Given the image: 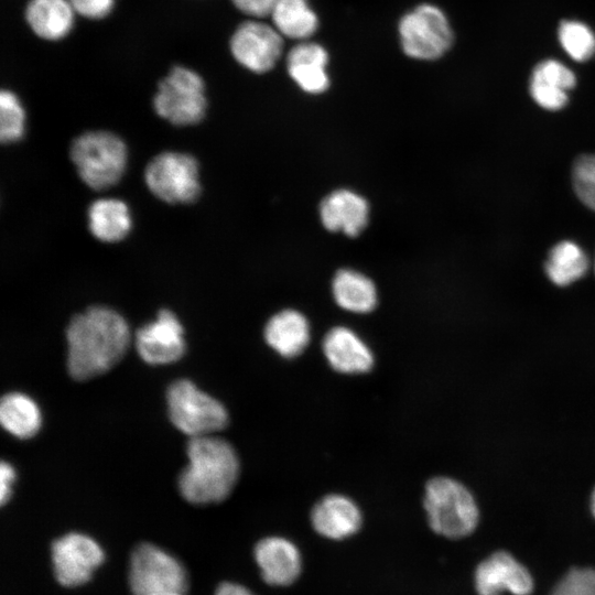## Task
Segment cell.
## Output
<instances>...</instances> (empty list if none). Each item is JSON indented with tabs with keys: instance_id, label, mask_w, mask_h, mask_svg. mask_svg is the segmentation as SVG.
<instances>
[{
	"instance_id": "1",
	"label": "cell",
	"mask_w": 595,
	"mask_h": 595,
	"mask_svg": "<svg viewBox=\"0 0 595 595\" xmlns=\"http://www.w3.org/2000/svg\"><path fill=\"white\" fill-rule=\"evenodd\" d=\"M66 340L69 375L76 380H87L107 372L121 360L130 344V329L117 311L96 305L73 316Z\"/></svg>"
},
{
	"instance_id": "2",
	"label": "cell",
	"mask_w": 595,
	"mask_h": 595,
	"mask_svg": "<svg viewBox=\"0 0 595 595\" xmlns=\"http://www.w3.org/2000/svg\"><path fill=\"white\" fill-rule=\"evenodd\" d=\"M188 464L178 477V489L194 505L220 502L232 491L239 476V459L227 441L204 435L190 437Z\"/></svg>"
},
{
	"instance_id": "3",
	"label": "cell",
	"mask_w": 595,
	"mask_h": 595,
	"mask_svg": "<svg viewBox=\"0 0 595 595\" xmlns=\"http://www.w3.org/2000/svg\"><path fill=\"white\" fill-rule=\"evenodd\" d=\"M423 506L430 528L448 539L469 536L479 521L474 495L451 477L437 476L426 483Z\"/></svg>"
},
{
	"instance_id": "4",
	"label": "cell",
	"mask_w": 595,
	"mask_h": 595,
	"mask_svg": "<svg viewBox=\"0 0 595 595\" xmlns=\"http://www.w3.org/2000/svg\"><path fill=\"white\" fill-rule=\"evenodd\" d=\"M69 156L80 180L95 191H104L121 180L128 150L110 131H87L73 140Z\"/></svg>"
},
{
	"instance_id": "5",
	"label": "cell",
	"mask_w": 595,
	"mask_h": 595,
	"mask_svg": "<svg viewBox=\"0 0 595 595\" xmlns=\"http://www.w3.org/2000/svg\"><path fill=\"white\" fill-rule=\"evenodd\" d=\"M153 108L158 116L173 126L197 125L207 109L203 78L191 68L172 67L158 85Z\"/></svg>"
},
{
	"instance_id": "6",
	"label": "cell",
	"mask_w": 595,
	"mask_h": 595,
	"mask_svg": "<svg viewBox=\"0 0 595 595\" xmlns=\"http://www.w3.org/2000/svg\"><path fill=\"white\" fill-rule=\"evenodd\" d=\"M166 401L172 423L190 437L212 435L228 423L226 408L187 379L171 383Z\"/></svg>"
},
{
	"instance_id": "7",
	"label": "cell",
	"mask_w": 595,
	"mask_h": 595,
	"mask_svg": "<svg viewBox=\"0 0 595 595\" xmlns=\"http://www.w3.org/2000/svg\"><path fill=\"white\" fill-rule=\"evenodd\" d=\"M144 182L149 191L167 204H191L201 194L199 165L185 152L164 151L148 163Z\"/></svg>"
},
{
	"instance_id": "8",
	"label": "cell",
	"mask_w": 595,
	"mask_h": 595,
	"mask_svg": "<svg viewBox=\"0 0 595 595\" xmlns=\"http://www.w3.org/2000/svg\"><path fill=\"white\" fill-rule=\"evenodd\" d=\"M401 47L405 55L423 61L443 56L453 43V31L444 12L423 3L399 21Z\"/></svg>"
},
{
	"instance_id": "9",
	"label": "cell",
	"mask_w": 595,
	"mask_h": 595,
	"mask_svg": "<svg viewBox=\"0 0 595 595\" xmlns=\"http://www.w3.org/2000/svg\"><path fill=\"white\" fill-rule=\"evenodd\" d=\"M128 578L133 595L185 592L188 582L183 564L174 555L152 543H141L134 548L130 556Z\"/></svg>"
},
{
	"instance_id": "10",
	"label": "cell",
	"mask_w": 595,
	"mask_h": 595,
	"mask_svg": "<svg viewBox=\"0 0 595 595\" xmlns=\"http://www.w3.org/2000/svg\"><path fill=\"white\" fill-rule=\"evenodd\" d=\"M51 556L54 576L64 587L87 583L105 561V552L98 542L79 532H69L56 539Z\"/></svg>"
},
{
	"instance_id": "11",
	"label": "cell",
	"mask_w": 595,
	"mask_h": 595,
	"mask_svg": "<svg viewBox=\"0 0 595 595\" xmlns=\"http://www.w3.org/2000/svg\"><path fill=\"white\" fill-rule=\"evenodd\" d=\"M282 50L280 32L256 20L238 25L230 39V51L235 60L253 73H266L273 68Z\"/></svg>"
},
{
	"instance_id": "12",
	"label": "cell",
	"mask_w": 595,
	"mask_h": 595,
	"mask_svg": "<svg viewBox=\"0 0 595 595\" xmlns=\"http://www.w3.org/2000/svg\"><path fill=\"white\" fill-rule=\"evenodd\" d=\"M139 356L150 365H166L185 353L184 329L170 310H161L155 320L140 327L134 336Z\"/></svg>"
},
{
	"instance_id": "13",
	"label": "cell",
	"mask_w": 595,
	"mask_h": 595,
	"mask_svg": "<svg viewBox=\"0 0 595 595\" xmlns=\"http://www.w3.org/2000/svg\"><path fill=\"white\" fill-rule=\"evenodd\" d=\"M475 587L478 595H529L533 580L529 571L510 553L499 551L484 560L475 571Z\"/></svg>"
},
{
	"instance_id": "14",
	"label": "cell",
	"mask_w": 595,
	"mask_h": 595,
	"mask_svg": "<svg viewBox=\"0 0 595 595\" xmlns=\"http://www.w3.org/2000/svg\"><path fill=\"white\" fill-rule=\"evenodd\" d=\"M264 583L274 587L292 585L302 572V555L289 539L271 536L261 539L253 551Z\"/></svg>"
},
{
	"instance_id": "15",
	"label": "cell",
	"mask_w": 595,
	"mask_h": 595,
	"mask_svg": "<svg viewBox=\"0 0 595 595\" xmlns=\"http://www.w3.org/2000/svg\"><path fill=\"white\" fill-rule=\"evenodd\" d=\"M311 524L322 537L344 540L357 533L363 524L359 507L347 496L331 494L318 500L311 511Z\"/></svg>"
},
{
	"instance_id": "16",
	"label": "cell",
	"mask_w": 595,
	"mask_h": 595,
	"mask_svg": "<svg viewBox=\"0 0 595 595\" xmlns=\"http://www.w3.org/2000/svg\"><path fill=\"white\" fill-rule=\"evenodd\" d=\"M323 353L329 366L345 375L368 372L375 363L367 344L345 326L334 327L325 335Z\"/></svg>"
},
{
	"instance_id": "17",
	"label": "cell",
	"mask_w": 595,
	"mask_h": 595,
	"mask_svg": "<svg viewBox=\"0 0 595 595\" xmlns=\"http://www.w3.org/2000/svg\"><path fill=\"white\" fill-rule=\"evenodd\" d=\"M369 207L358 194L338 190L329 194L320 206L324 227L342 231L349 237L358 236L368 223Z\"/></svg>"
},
{
	"instance_id": "18",
	"label": "cell",
	"mask_w": 595,
	"mask_h": 595,
	"mask_svg": "<svg viewBox=\"0 0 595 595\" xmlns=\"http://www.w3.org/2000/svg\"><path fill=\"white\" fill-rule=\"evenodd\" d=\"M327 62L328 54L322 45L302 42L289 52L286 68L291 78L302 90L315 95L328 88Z\"/></svg>"
},
{
	"instance_id": "19",
	"label": "cell",
	"mask_w": 595,
	"mask_h": 595,
	"mask_svg": "<svg viewBox=\"0 0 595 595\" xmlns=\"http://www.w3.org/2000/svg\"><path fill=\"white\" fill-rule=\"evenodd\" d=\"M311 332L306 317L295 310H284L273 315L264 327L267 344L284 358H293L304 351Z\"/></svg>"
},
{
	"instance_id": "20",
	"label": "cell",
	"mask_w": 595,
	"mask_h": 595,
	"mask_svg": "<svg viewBox=\"0 0 595 595\" xmlns=\"http://www.w3.org/2000/svg\"><path fill=\"white\" fill-rule=\"evenodd\" d=\"M87 219L90 234L97 240L107 244L125 239L132 227L128 205L113 197L94 201L88 207Z\"/></svg>"
},
{
	"instance_id": "21",
	"label": "cell",
	"mask_w": 595,
	"mask_h": 595,
	"mask_svg": "<svg viewBox=\"0 0 595 595\" xmlns=\"http://www.w3.org/2000/svg\"><path fill=\"white\" fill-rule=\"evenodd\" d=\"M75 11L68 0H30L25 20L32 31L48 41L66 36L74 24Z\"/></svg>"
},
{
	"instance_id": "22",
	"label": "cell",
	"mask_w": 595,
	"mask_h": 595,
	"mask_svg": "<svg viewBox=\"0 0 595 595\" xmlns=\"http://www.w3.org/2000/svg\"><path fill=\"white\" fill-rule=\"evenodd\" d=\"M333 295L342 309L364 314L377 305V290L370 279L353 270H340L333 280Z\"/></svg>"
},
{
	"instance_id": "23",
	"label": "cell",
	"mask_w": 595,
	"mask_h": 595,
	"mask_svg": "<svg viewBox=\"0 0 595 595\" xmlns=\"http://www.w3.org/2000/svg\"><path fill=\"white\" fill-rule=\"evenodd\" d=\"M270 15L274 28L289 39L306 40L318 28V18L307 0H278Z\"/></svg>"
},
{
	"instance_id": "24",
	"label": "cell",
	"mask_w": 595,
	"mask_h": 595,
	"mask_svg": "<svg viewBox=\"0 0 595 595\" xmlns=\"http://www.w3.org/2000/svg\"><path fill=\"white\" fill-rule=\"evenodd\" d=\"M0 421L12 435L28 439L36 434L42 419L34 400L20 392H10L1 399Z\"/></svg>"
},
{
	"instance_id": "25",
	"label": "cell",
	"mask_w": 595,
	"mask_h": 595,
	"mask_svg": "<svg viewBox=\"0 0 595 595\" xmlns=\"http://www.w3.org/2000/svg\"><path fill=\"white\" fill-rule=\"evenodd\" d=\"M588 266V258L581 247L565 240L551 249L544 268L548 278L555 285L566 286L581 279Z\"/></svg>"
},
{
	"instance_id": "26",
	"label": "cell",
	"mask_w": 595,
	"mask_h": 595,
	"mask_svg": "<svg viewBox=\"0 0 595 595\" xmlns=\"http://www.w3.org/2000/svg\"><path fill=\"white\" fill-rule=\"evenodd\" d=\"M558 39L565 53L576 62H586L595 55V33L581 21H562Z\"/></svg>"
},
{
	"instance_id": "27",
	"label": "cell",
	"mask_w": 595,
	"mask_h": 595,
	"mask_svg": "<svg viewBox=\"0 0 595 595\" xmlns=\"http://www.w3.org/2000/svg\"><path fill=\"white\" fill-rule=\"evenodd\" d=\"M25 112L19 97L11 90L0 94V140L2 143L19 141L24 134Z\"/></svg>"
},
{
	"instance_id": "28",
	"label": "cell",
	"mask_w": 595,
	"mask_h": 595,
	"mask_svg": "<svg viewBox=\"0 0 595 595\" xmlns=\"http://www.w3.org/2000/svg\"><path fill=\"white\" fill-rule=\"evenodd\" d=\"M572 178L577 197L595 212V154H583L575 160Z\"/></svg>"
},
{
	"instance_id": "29",
	"label": "cell",
	"mask_w": 595,
	"mask_h": 595,
	"mask_svg": "<svg viewBox=\"0 0 595 595\" xmlns=\"http://www.w3.org/2000/svg\"><path fill=\"white\" fill-rule=\"evenodd\" d=\"M530 79L566 91L572 89L576 84V77L573 71L556 60H545L537 64Z\"/></svg>"
},
{
	"instance_id": "30",
	"label": "cell",
	"mask_w": 595,
	"mask_h": 595,
	"mask_svg": "<svg viewBox=\"0 0 595 595\" xmlns=\"http://www.w3.org/2000/svg\"><path fill=\"white\" fill-rule=\"evenodd\" d=\"M552 595H595V570H571L558 583Z\"/></svg>"
},
{
	"instance_id": "31",
	"label": "cell",
	"mask_w": 595,
	"mask_h": 595,
	"mask_svg": "<svg viewBox=\"0 0 595 595\" xmlns=\"http://www.w3.org/2000/svg\"><path fill=\"white\" fill-rule=\"evenodd\" d=\"M529 90L533 100L547 110H559L569 100L566 90L549 86L538 80L530 79Z\"/></svg>"
},
{
	"instance_id": "32",
	"label": "cell",
	"mask_w": 595,
	"mask_h": 595,
	"mask_svg": "<svg viewBox=\"0 0 595 595\" xmlns=\"http://www.w3.org/2000/svg\"><path fill=\"white\" fill-rule=\"evenodd\" d=\"M75 12L88 19H101L107 17L115 0H68Z\"/></svg>"
},
{
	"instance_id": "33",
	"label": "cell",
	"mask_w": 595,
	"mask_h": 595,
	"mask_svg": "<svg viewBox=\"0 0 595 595\" xmlns=\"http://www.w3.org/2000/svg\"><path fill=\"white\" fill-rule=\"evenodd\" d=\"M235 7L252 18H263L271 14L278 0H231Z\"/></svg>"
},
{
	"instance_id": "34",
	"label": "cell",
	"mask_w": 595,
	"mask_h": 595,
	"mask_svg": "<svg viewBox=\"0 0 595 595\" xmlns=\"http://www.w3.org/2000/svg\"><path fill=\"white\" fill-rule=\"evenodd\" d=\"M14 478L15 473L13 467L7 462H2L0 465V500L2 505L8 501L11 495V485Z\"/></svg>"
},
{
	"instance_id": "35",
	"label": "cell",
	"mask_w": 595,
	"mask_h": 595,
	"mask_svg": "<svg viewBox=\"0 0 595 595\" xmlns=\"http://www.w3.org/2000/svg\"><path fill=\"white\" fill-rule=\"evenodd\" d=\"M215 595H256L246 586L234 583V582H223L220 583L216 591Z\"/></svg>"
},
{
	"instance_id": "36",
	"label": "cell",
	"mask_w": 595,
	"mask_h": 595,
	"mask_svg": "<svg viewBox=\"0 0 595 595\" xmlns=\"http://www.w3.org/2000/svg\"><path fill=\"white\" fill-rule=\"evenodd\" d=\"M589 506H591L592 515H593V517L595 518V487H594V489L592 490V494H591V502H589Z\"/></svg>"
},
{
	"instance_id": "37",
	"label": "cell",
	"mask_w": 595,
	"mask_h": 595,
	"mask_svg": "<svg viewBox=\"0 0 595 595\" xmlns=\"http://www.w3.org/2000/svg\"><path fill=\"white\" fill-rule=\"evenodd\" d=\"M151 595H184V592L166 591V592L154 593V594H151Z\"/></svg>"
},
{
	"instance_id": "38",
	"label": "cell",
	"mask_w": 595,
	"mask_h": 595,
	"mask_svg": "<svg viewBox=\"0 0 595 595\" xmlns=\"http://www.w3.org/2000/svg\"><path fill=\"white\" fill-rule=\"evenodd\" d=\"M594 271H595V261H594Z\"/></svg>"
}]
</instances>
